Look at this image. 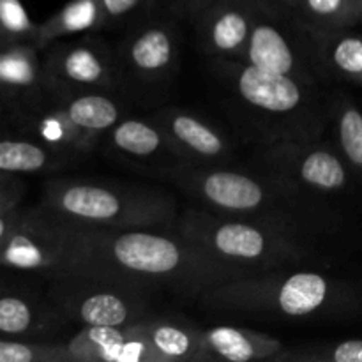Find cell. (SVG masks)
Returning a JSON list of instances; mask_svg holds the SVG:
<instances>
[{
  "label": "cell",
  "instance_id": "7",
  "mask_svg": "<svg viewBox=\"0 0 362 362\" xmlns=\"http://www.w3.org/2000/svg\"><path fill=\"white\" fill-rule=\"evenodd\" d=\"M279 6L283 4L276 0H258L244 57L251 66L310 81L311 66L306 62V53L293 37L290 21L279 14Z\"/></svg>",
  "mask_w": 362,
  "mask_h": 362
},
{
  "label": "cell",
  "instance_id": "18",
  "mask_svg": "<svg viewBox=\"0 0 362 362\" xmlns=\"http://www.w3.org/2000/svg\"><path fill=\"white\" fill-rule=\"evenodd\" d=\"M177 57L175 34L170 25L152 23L129 39L126 59L131 69L144 78H159L170 71Z\"/></svg>",
  "mask_w": 362,
  "mask_h": 362
},
{
  "label": "cell",
  "instance_id": "12",
  "mask_svg": "<svg viewBox=\"0 0 362 362\" xmlns=\"http://www.w3.org/2000/svg\"><path fill=\"white\" fill-rule=\"evenodd\" d=\"M49 115L57 117L66 127L73 147L87 148L95 136L112 129L119 122V106L99 92H80L66 95L62 105L53 106Z\"/></svg>",
  "mask_w": 362,
  "mask_h": 362
},
{
  "label": "cell",
  "instance_id": "14",
  "mask_svg": "<svg viewBox=\"0 0 362 362\" xmlns=\"http://www.w3.org/2000/svg\"><path fill=\"white\" fill-rule=\"evenodd\" d=\"M276 161L283 163L290 177L304 186L318 191L343 189L349 180L341 159L327 148L281 147L276 152Z\"/></svg>",
  "mask_w": 362,
  "mask_h": 362
},
{
  "label": "cell",
  "instance_id": "15",
  "mask_svg": "<svg viewBox=\"0 0 362 362\" xmlns=\"http://www.w3.org/2000/svg\"><path fill=\"white\" fill-rule=\"evenodd\" d=\"M158 126L168 134L182 158L212 161L230 152L226 140L214 127L186 112L166 110L159 115Z\"/></svg>",
  "mask_w": 362,
  "mask_h": 362
},
{
  "label": "cell",
  "instance_id": "20",
  "mask_svg": "<svg viewBox=\"0 0 362 362\" xmlns=\"http://www.w3.org/2000/svg\"><path fill=\"white\" fill-rule=\"evenodd\" d=\"M292 9L313 30L325 34L362 21V11L354 0H296Z\"/></svg>",
  "mask_w": 362,
  "mask_h": 362
},
{
  "label": "cell",
  "instance_id": "29",
  "mask_svg": "<svg viewBox=\"0 0 362 362\" xmlns=\"http://www.w3.org/2000/svg\"><path fill=\"white\" fill-rule=\"evenodd\" d=\"M276 2L283 4V6H286V7H288V9H292L293 4H296V0H276Z\"/></svg>",
  "mask_w": 362,
  "mask_h": 362
},
{
  "label": "cell",
  "instance_id": "5",
  "mask_svg": "<svg viewBox=\"0 0 362 362\" xmlns=\"http://www.w3.org/2000/svg\"><path fill=\"white\" fill-rule=\"evenodd\" d=\"M154 288L88 272L49 276L48 297L69 322L94 327H124L151 317Z\"/></svg>",
  "mask_w": 362,
  "mask_h": 362
},
{
  "label": "cell",
  "instance_id": "13",
  "mask_svg": "<svg viewBox=\"0 0 362 362\" xmlns=\"http://www.w3.org/2000/svg\"><path fill=\"white\" fill-rule=\"evenodd\" d=\"M233 83L240 98L253 108L267 113H292L303 105V87L297 78L272 73L257 66H237Z\"/></svg>",
  "mask_w": 362,
  "mask_h": 362
},
{
  "label": "cell",
  "instance_id": "24",
  "mask_svg": "<svg viewBox=\"0 0 362 362\" xmlns=\"http://www.w3.org/2000/svg\"><path fill=\"white\" fill-rule=\"evenodd\" d=\"M0 362H76V359L69 345L4 338L0 341Z\"/></svg>",
  "mask_w": 362,
  "mask_h": 362
},
{
  "label": "cell",
  "instance_id": "16",
  "mask_svg": "<svg viewBox=\"0 0 362 362\" xmlns=\"http://www.w3.org/2000/svg\"><path fill=\"white\" fill-rule=\"evenodd\" d=\"M145 336L163 362L209 361L204 331L175 317H147L141 320Z\"/></svg>",
  "mask_w": 362,
  "mask_h": 362
},
{
  "label": "cell",
  "instance_id": "22",
  "mask_svg": "<svg viewBox=\"0 0 362 362\" xmlns=\"http://www.w3.org/2000/svg\"><path fill=\"white\" fill-rule=\"evenodd\" d=\"M53 152L42 145L25 140H6L0 144V170L4 173H30L55 166Z\"/></svg>",
  "mask_w": 362,
  "mask_h": 362
},
{
  "label": "cell",
  "instance_id": "23",
  "mask_svg": "<svg viewBox=\"0 0 362 362\" xmlns=\"http://www.w3.org/2000/svg\"><path fill=\"white\" fill-rule=\"evenodd\" d=\"M325 37L327 39L322 48L325 64L339 76L362 83V35L346 34Z\"/></svg>",
  "mask_w": 362,
  "mask_h": 362
},
{
  "label": "cell",
  "instance_id": "4",
  "mask_svg": "<svg viewBox=\"0 0 362 362\" xmlns=\"http://www.w3.org/2000/svg\"><path fill=\"white\" fill-rule=\"evenodd\" d=\"M177 228L180 235L216 258L253 274L283 271L306 257V250L297 240L278 226L264 223L232 221L189 211L177 223Z\"/></svg>",
  "mask_w": 362,
  "mask_h": 362
},
{
  "label": "cell",
  "instance_id": "2",
  "mask_svg": "<svg viewBox=\"0 0 362 362\" xmlns=\"http://www.w3.org/2000/svg\"><path fill=\"white\" fill-rule=\"evenodd\" d=\"M216 310L308 318L362 308V290L311 271H283L232 279L202 293Z\"/></svg>",
  "mask_w": 362,
  "mask_h": 362
},
{
  "label": "cell",
  "instance_id": "9",
  "mask_svg": "<svg viewBox=\"0 0 362 362\" xmlns=\"http://www.w3.org/2000/svg\"><path fill=\"white\" fill-rule=\"evenodd\" d=\"M67 345L76 362H163L141 322L124 327L83 325Z\"/></svg>",
  "mask_w": 362,
  "mask_h": 362
},
{
  "label": "cell",
  "instance_id": "21",
  "mask_svg": "<svg viewBox=\"0 0 362 362\" xmlns=\"http://www.w3.org/2000/svg\"><path fill=\"white\" fill-rule=\"evenodd\" d=\"M99 23H101V14H99L95 0H73L39 28L35 39H37L39 46H46L59 35L85 30V28Z\"/></svg>",
  "mask_w": 362,
  "mask_h": 362
},
{
  "label": "cell",
  "instance_id": "8",
  "mask_svg": "<svg viewBox=\"0 0 362 362\" xmlns=\"http://www.w3.org/2000/svg\"><path fill=\"white\" fill-rule=\"evenodd\" d=\"M48 81L62 92H99L115 81V69L108 49L99 42L76 41L57 45L46 60Z\"/></svg>",
  "mask_w": 362,
  "mask_h": 362
},
{
  "label": "cell",
  "instance_id": "25",
  "mask_svg": "<svg viewBox=\"0 0 362 362\" xmlns=\"http://www.w3.org/2000/svg\"><path fill=\"white\" fill-rule=\"evenodd\" d=\"M338 138L349 163L362 170V112L357 106H345L338 117Z\"/></svg>",
  "mask_w": 362,
  "mask_h": 362
},
{
  "label": "cell",
  "instance_id": "17",
  "mask_svg": "<svg viewBox=\"0 0 362 362\" xmlns=\"http://www.w3.org/2000/svg\"><path fill=\"white\" fill-rule=\"evenodd\" d=\"M204 336L209 361H276V357L283 354L281 341L247 329L219 325L204 331Z\"/></svg>",
  "mask_w": 362,
  "mask_h": 362
},
{
  "label": "cell",
  "instance_id": "1",
  "mask_svg": "<svg viewBox=\"0 0 362 362\" xmlns=\"http://www.w3.org/2000/svg\"><path fill=\"white\" fill-rule=\"evenodd\" d=\"M35 211L59 247L53 274L88 272L151 288L166 286L186 296H202L223 283L253 274L219 260L180 233L67 225Z\"/></svg>",
  "mask_w": 362,
  "mask_h": 362
},
{
  "label": "cell",
  "instance_id": "11",
  "mask_svg": "<svg viewBox=\"0 0 362 362\" xmlns=\"http://www.w3.org/2000/svg\"><path fill=\"white\" fill-rule=\"evenodd\" d=\"M67 318L53 306L52 300L39 299L23 290H4L0 299V331L4 338L49 341Z\"/></svg>",
  "mask_w": 362,
  "mask_h": 362
},
{
  "label": "cell",
  "instance_id": "6",
  "mask_svg": "<svg viewBox=\"0 0 362 362\" xmlns=\"http://www.w3.org/2000/svg\"><path fill=\"white\" fill-rule=\"evenodd\" d=\"M180 182L212 207L235 214L272 209L278 198L293 193L290 184L264 182L257 177L232 170H200L182 173Z\"/></svg>",
  "mask_w": 362,
  "mask_h": 362
},
{
  "label": "cell",
  "instance_id": "10",
  "mask_svg": "<svg viewBox=\"0 0 362 362\" xmlns=\"http://www.w3.org/2000/svg\"><path fill=\"white\" fill-rule=\"evenodd\" d=\"M258 0H214L198 18L200 41L209 55L239 57L246 53Z\"/></svg>",
  "mask_w": 362,
  "mask_h": 362
},
{
  "label": "cell",
  "instance_id": "30",
  "mask_svg": "<svg viewBox=\"0 0 362 362\" xmlns=\"http://www.w3.org/2000/svg\"><path fill=\"white\" fill-rule=\"evenodd\" d=\"M354 2H356V4H357V6H359V7H361V11H362V0H354Z\"/></svg>",
  "mask_w": 362,
  "mask_h": 362
},
{
  "label": "cell",
  "instance_id": "26",
  "mask_svg": "<svg viewBox=\"0 0 362 362\" xmlns=\"http://www.w3.org/2000/svg\"><path fill=\"white\" fill-rule=\"evenodd\" d=\"M285 361H331V362H362V339H350V341L338 343L331 349L320 350L311 354H288V356H278V359Z\"/></svg>",
  "mask_w": 362,
  "mask_h": 362
},
{
  "label": "cell",
  "instance_id": "3",
  "mask_svg": "<svg viewBox=\"0 0 362 362\" xmlns=\"http://www.w3.org/2000/svg\"><path fill=\"white\" fill-rule=\"evenodd\" d=\"M39 211L67 225L99 228H148L175 214L173 202L163 194L81 180L46 184Z\"/></svg>",
  "mask_w": 362,
  "mask_h": 362
},
{
  "label": "cell",
  "instance_id": "28",
  "mask_svg": "<svg viewBox=\"0 0 362 362\" xmlns=\"http://www.w3.org/2000/svg\"><path fill=\"white\" fill-rule=\"evenodd\" d=\"M2 20L6 30H11L13 34H20L30 28V21L25 16L23 7L18 0H2Z\"/></svg>",
  "mask_w": 362,
  "mask_h": 362
},
{
  "label": "cell",
  "instance_id": "19",
  "mask_svg": "<svg viewBox=\"0 0 362 362\" xmlns=\"http://www.w3.org/2000/svg\"><path fill=\"white\" fill-rule=\"evenodd\" d=\"M110 144L120 154L136 159V161L152 158L184 159L168 134L161 129V126H152L136 119L117 122L110 133Z\"/></svg>",
  "mask_w": 362,
  "mask_h": 362
},
{
  "label": "cell",
  "instance_id": "27",
  "mask_svg": "<svg viewBox=\"0 0 362 362\" xmlns=\"http://www.w3.org/2000/svg\"><path fill=\"white\" fill-rule=\"evenodd\" d=\"M101 14V23H113L131 16L145 6V0H95Z\"/></svg>",
  "mask_w": 362,
  "mask_h": 362
}]
</instances>
